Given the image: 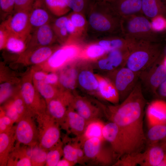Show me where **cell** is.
I'll return each mask as SVG.
<instances>
[{"label": "cell", "instance_id": "1", "mask_svg": "<svg viewBox=\"0 0 166 166\" xmlns=\"http://www.w3.org/2000/svg\"><path fill=\"white\" fill-rule=\"evenodd\" d=\"M142 88L139 80L131 93L120 104L101 106L106 118L119 128L124 155L142 152L146 144L143 118L147 101Z\"/></svg>", "mask_w": 166, "mask_h": 166}, {"label": "cell", "instance_id": "2", "mask_svg": "<svg viewBox=\"0 0 166 166\" xmlns=\"http://www.w3.org/2000/svg\"><path fill=\"white\" fill-rule=\"evenodd\" d=\"M87 30L101 38L121 32V17L110 3L91 0L87 10Z\"/></svg>", "mask_w": 166, "mask_h": 166}, {"label": "cell", "instance_id": "3", "mask_svg": "<svg viewBox=\"0 0 166 166\" xmlns=\"http://www.w3.org/2000/svg\"><path fill=\"white\" fill-rule=\"evenodd\" d=\"M160 45L155 42L137 41L132 47L125 66L140 73L151 66L159 58Z\"/></svg>", "mask_w": 166, "mask_h": 166}, {"label": "cell", "instance_id": "4", "mask_svg": "<svg viewBox=\"0 0 166 166\" xmlns=\"http://www.w3.org/2000/svg\"><path fill=\"white\" fill-rule=\"evenodd\" d=\"M121 28L122 36L126 38L156 42V32L149 19L142 14L121 17Z\"/></svg>", "mask_w": 166, "mask_h": 166}, {"label": "cell", "instance_id": "5", "mask_svg": "<svg viewBox=\"0 0 166 166\" xmlns=\"http://www.w3.org/2000/svg\"><path fill=\"white\" fill-rule=\"evenodd\" d=\"M104 140L93 137L86 140L82 147L86 164L109 166L114 164L117 157L111 147L104 145Z\"/></svg>", "mask_w": 166, "mask_h": 166}, {"label": "cell", "instance_id": "6", "mask_svg": "<svg viewBox=\"0 0 166 166\" xmlns=\"http://www.w3.org/2000/svg\"><path fill=\"white\" fill-rule=\"evenodd\" d=\"M40 148L48 150L61 140L60 125L46 112L35 116Z\"/></svg>", "mask_w": 166, "mask_h": 166}, {"label": "cell", "instance_id": "7", "mask_svg": "<svg viewBox=\"0 0 166 166\" xmlns=\"http://www.w3.org/2000/svg\"><path fill=\"white\" fill-rule=\"evenodd\" d=\"M111 79L122 101L133 90L139 81L140 73L123 66L109 72Z\"/></svg>", "mask_w": 166, "mask_h": 166}, {"label": "cell", "instance_id": "8", "mask_svg": "<svg viewBox=\"0 0 166 166\" xmlns=\"http://www.w3.org/2000/svg\"><path fill=\"white\" fill-rule=\"evenodd\" d=\"M34 117L25 116L16 123L15 131L16 143L30 147L38 145V128Z\"/></svg>", "mask_w": 166, "mask_h": 166}, {"label": "cell", "instance_id": "9", "mask_svg": "<svg viewBox=\"0 0 166 166\" xmlns=\"http://www.w3.org/2000/svg\"><path fill=\"white\" fill-rule=\"evenodd\" d=\"M30 11L25 10L14 11L1 25L10 34L28 37L32 31L29 19Z\"/></svg>", "mask_w": 166, "mask_h": 166}, {"label": "cell", "instance_id": "10", "mask_svg": "<svg viewBox=\"0 0 166 166\" xmlns=\"http://www.w3.org/2000/svg\"><path fill=\"white\" fill-rule=\"evenodd\" d=\"M158 59L149 67L140 73L139 75L142 85L154 94L166 79V68L163 61L160 62Z\"/></svg>", "mask_w": 166, "mask_h": 166}, {"label": "cell", "instance_id": "11", "mask_svg": "<svg viewBox=\"0 0 166 166\" xmlns=\"http://www.w3.org/2000/svg\"><path fill=\"white\" fill-rule=\"evenodd\" d=\"M73 96L69 91H61L56 97L46 104V112L60 126L64 121L67 109L71 105Z\"/></svg>", "mask_w": 166, "mask_h": 166}, {"label": "cell", "instance_id": "12", "mask_svg": "<svg viewBox=\"0 0 166 166\" xmlns=\"http://www.w3.org/2000/svg\"><path fill=\"white\" fill-rule=\"evenodd\" d=\"M21 90V96L34 117L46 112L47 104L45 100L36 92L32 83L29 81L24 82Z\"/></svg>", "mask_w": 166, "mask_h": 166}, {"label": "cell", "instance_id": "13", "mask_svg": "<svg viewBox=\"0 0 166 166\" xmlns=\"http://www.w3.org/2000/svg\"><path fill=\"white\" fill-rule=\"evenodd\" d=\"M70 106L88 123L100 119L103 111L85 98L74 96Z\"/></svg>", "mask_w": 166, "mask_h": 166}, {"label": "cell", "instance_id": "14", "mask_svg": "<svg viewBox=\"0 0 166 166\" xmlns=\"http://www.w3.org/2000/svg\"><path fill=\"white\" fill-rule=\"evenodd\" d=\"M102 136L105 141L109 143L117 160L124 155V147L119 128L114 123L110 121L105 123Z\"/></svg>", "mask_w": 166, "mask_h": 166}, {"label": "cell", "instance_id": "15", "mask_svg": "<svg viewBox=\"0 0 166 166\" xmlns=\"http://www.w3.org/2000/svg\"><path fill=\"white\" fill-rule=\"evenodd\" d=\"M88 123L70 105L68 108L61 127L67 132L79 137L84 133Z\"/></svg>", "mask_w": 166, "mask_h": 166}, {"label": "cell", "instance_id": "16", "mask_svg": "<svg viewBox=\"0 0 166 166\" xmlns=\"http://www.w3.org/2000/svg\"><path fill=\"white\" fill-rule=\"evenodd\" d=\"M43 0H35L30 11L29 22L31 33L35 29L45 24L49 23L51 19L50 14ZM49 11V10H48Z\"/></svg>", "mask_w": 166, "mask_h": 166}, {"label": "cell", "instance_id": "17", "mask_svg": "<svg viewBox=\"0 0 166 166\" xmlns=\"http://www.w3.org/2000/svg\"><path fill=\"white\" fill-rule=\"evenodd\" d=\"M31 34L28 44L38 47L49 46L57 39L51 24L48 23L34 30Z\"/></svg>", "mask_w": 166, "mask_h": 166}, {"label": "cell", "instance_id": "18", "mask_svg": "<svg viewBox=\"0 0 166 166\" xmlns=\"http://www.w3.org/2000/svg\"><path fill=\"white\" fill-rule=\"evenodd\" d=\"M141 166H158L166 153V147L163 143H158L148 145L143 152Z\"/></svg>", "mask_w": 166, "mask_h": 166}, {"label": "cell", "instance_id": "19", "mask_svg": "<svg viewBox=\"0 0 166 166\" xmlns=\"http://www.w3.org/2000/svg\"><path fill=\"white\" fill-rule=\"evenodd\" d=\"M16 143L15 126L9 131L0 133V166H7L9 155Z\"/></svg>", "mask_w": 166, "mask_h": 166}, {"label": "cell", "instance_id": "20", "mask_svg": "<svg viewBox=\"0 0 166 166\" xmlns=\"http://www.w3.org/2000/svg\"><path fill=\"white\" fill-rule=\"evenodd\" d=\"M98 82V92L103 99L113 105L120 101L119 94L114 85L109 79L97 74L95 75Z\"/></svg>", "mask_w": 166, "mask_h": 166}, {"label": "cell", "instance_id": "21", "mask_svg": "<svg viewBox=\"0 0 166 166\" xmlns=\"http://www.w3.org/2000/svg\"><path fill=\"white\" fill-rule=\"evenodd\" d=\"M147 118L149 127L166 124V102L160 100L150 105L147 109Z\"/></svg>", "mask_w": 166, "mask_h": 166}, {"label": "cell", "instance_id": "22", "mask_svg": "<svg viewBox=\"0 0 166 166\" xmlns=\"http://www.w3.org/2000/svg\"><path fill=\"white\" fill-rule=\"evenodd\" d=\"M110 4L121 18L142 14V0H114Z\"/></svg>", "mask_w": 166, "mask_h": 166}, {"label": "cell", "instance_id": "23", "mask_svg": "<svg viewBox=\"0 0 166 166\" xmlns=\"http://www.w3.org/2000/svg\"><path fill=\"white\" fill-rule=\"evenodd\" d=\"M63 157L76 164L86 165L83 148L76 138L63 146Z\"/></svg>", "mask_w": 166, "mask_h": 166}, {"label": "cell", "instance_id": "24", "mask_svg": "<svg viewBox=\"0 0 166 166\" xmlns=\"http://www.w3.org/2000/svg\"><path fill=\"white\" fill-rule=\"evenodd\" d=\"M98 43L105 51L112 50L132 47L137 41L126 38L123 36H111L103 38Z\"/></svg>", "mask_w": 166, "mask_h": 166}, {"label": "cell", "instance_id": "25", "mask_svg": "<svg viewBox=\"0 0 166 166\" xmlns=\"http://www.w3.org/2000/svg\"><path fill=\"white\" fill-rule=\"evenodd\" d=\"M27 148L26 146L16 143L9 155L7 166H32Z\"/></svg>", "mask_w": 166, "mask_h": 166}, {"label": "cell", "instance_id": "26", "mask_svg": "<svg viewBox=\"0 0 166 166\" xmlns=\"http://www.w3.org/2000/svg\"><path fill=\"white\" fill-rule=\"evenodd\" d=\"M141 12L149 19L166 15V6L161 0H142Z\"/></svg>", "mask_w": 166, "mask_h": 166}, {"label": "cell", "instance_id": "27", "mask_svg": "<svg viewBox=\"0 0 166 166\" xmlns=\"http://www.w3.org/2000/svg\"><path fill=\"white\" fill-rule=\"evenodd\" d=\"M104 124L100 119L92 121L88 123L82 135L79 137H76V138L82 147L86 140L91 138L97 137L105 140L102 133Z\"/></svg>", "mask_w": 166, "mask_h": 166}, {"label": "cell", "instance_id": "28", "mask_svg": "<svg viewBox=\"0 0 166 166\" xmlns=\"http://www.w3.org/2000/svg\"><path fill=\"white\" fill-rule=\"evenodd\" d=\"M30 36L31 34L28 37H24L9 33L5 48L11 53H21L26 49Z\"/></svg>", "mask_w": 166, "mask_h": 166}, {"label": "cell", "instance_id": "29", "mask_svg": "<svg viewBox=\"0 0 166 166\" xmlns=\"http://www.w3.org/2000/svg\"><path fill=\"white\" fill-rule=\"evenodd\" d=\"M46 61L49 67L54 70L69 62L68 55L63 45L54 51Z\"/></svg>", "mask_w": 166, "mask_h": 166}, {"label": "cell", "instance_id": "30", "mask_svg": "<svg viewBox=\"0 0 166 166\" xmlns=\"http://www.w3.org/2000/svg\"><path fill=\"white\" fill-rule=\"evenodd\" d=\"M148 145L156 144L166 138V124L154 125L149 127L146 136Z\"/></svg>", "mask_w": 166, "mask_h": 166}, {"label": "cell", "instance_id": "31", "mask_svg": "<svg viewBox=\"0 0 166 166\" xmlns=\"http://www.w3.org/2000/svg\"><path fill=\"white\" fill-rule=\"evenodd\" d=\"M106 53L98 43L91 44L82 48L78 58L87 60H95Z\"/></svg>", "mask_w": 166, "mask_h": 166}, {"label": "cell", "instance_id": "32", "mask_svg": "<svg viewBox=\"0 0 166 166\" xmlns=\"http://www.w3.org/2000/svg\"><path fill=\"white\" fill-rule=\"evenodd\" d=\"M77 73L73 67H69L62 70L59 77V81L64 88L72 90L75 87Z\"/></svg>", "mask_w": 166, "mask_h": 166}, {"label": "cell", "instance_id": "33", "mask_svg": "<svg viewBox=\"0 0 166 166\" xmlns=\"http://www.w3.org/2000/svg\"><path fill=\"white\" fill-rule=\"evenodd\" d=\"M53 50L49 46L38 47L29 54V60L33 64L42 63L48 60L54 52Z\"/></svg>", "mask_w": 166, "mask_h": 166}, {"label": "cell", "instance_id": "34", "mask_svg": "<svg viewBox=\"0 0 166 166\" xmlns=\"http://www.w3.org/2000/svg\"><path fill=\"white\" fill-rule=\"evenodd\" d=\"M38 92L45 100L46 104L50 100L56 97L61 91H59L52 85L44 81H35Z\"/></svg>", "mask_w": 166, "mask_h": 166}, {"label": "cell", "instance_id": "35", "mask_svg": "<svg viewBox=\"0 0 166 166\" xmlns=\"http://www.w3.org/2000/svg\"><path fill=\"white\" fill-rule=\"evenodd\" d=\"M43 0L49 11L55 16H64L70 10L65 0Z\"/></svg>", "mask_w": 166, "mask_h": 166}, {"label": "cell", "instance_id": "36", "mask_svg": "<svg viewBox=\"0 0 166 166\" xmlns=\"http://www.w3.org/2000/svg\"><path fill=\"white\" fill-rule=\"evenodd\" d=\"M78 81L81 86L85 89L92 91L98 87V82L95 76L90 71L84 70L79 74Z\"/></svg>", "mask_w": 166, "mask_h": 166}, {"label": "cell", "instance_id": "37", "mask_svg": "<svg viewBox=\"0 0 166 166\" xmlns=\"http://www.w3.org/2000/svg\"><path fill=\"white\" fill-rule=\"evenodd\" d=\"M27 150L32 166L45 165L48 151L40 148L38 145L32 147H28Z\"/></svg>", "mask_w": 166, "mask_h": 166}, {"label": "cell", "instance_id": "38", "mask_svg": "<svg viewBox=\"0 0 166 166\" xmlns=\"http://www.w3.org/2000/svg\"><path fill=\"white\" fill-rule=\"evenodd\" d=\"M63 143L61 140L48 150L45 165L57 166L61 158L63 156Z\"/></svg>", "mask_w": 166, "mask_h": 166}, {"label": "cell", "instance_id": "39", "mask_svg": "<svg viewBox=\"0 0 166 166\" xmlns=\"http://www.w3.org/2000/svg\"><path fill=\"white\" fill-rule=\"evenodd\" d=\"M142 152L125 154L117 160L113 166H135L138 164L140 165L142 160Z\"/></svg>", "mask_w": 166, "mask_h": 166}, {"label": "cell", "instance_id": "40", "mask_svg": "<svg viewBox=\"0 0 166 166\" xmlns=\"http://www.w3.org/2000/svg\"><path fill=\"white\" fill-rule=\"evenodd\" d=\"M68 16L76 28L79 35L87 30V22L84 14L73 12Z\"/></svg>", "mask_w": 166, "mask_h": 166}, {"label": "cell", "instance_id": "41", "mask_svg": "<svg viewBox=\"0 0 166 166\" xmlns=\"http://www.w3.org/2000/svg\"><path fill=\"white\" fill-rule=\"evenodd\" d=\"M70 10L73 12L82 13L84 14L87 12L91 1L89 0H65Z\"/></svg>", "mask_w": 166, "mask_h": 166}, {"label": "cell", "instance_id": "42", "mask_svg": "<svg viewBox=\"0 0 166 166\" xmlns=\"http://www.w3.org/2000/svg\"><path fill=\"white\" fill-rule=\"evenodd\" d=\"M12 101L21 119L28 116L34 117L28 109L21 95L15 97Z\"/></svg>", "mask_w": 166, "mask_h": 166}, {"label": "cell", "instance_id": "43", "mask_svg": "<svg viewBox=\"0 0 166 166\" xmlns=\"http://www.w3.org/2000/svg\"><path fill=\"white\" fill-rule=\"evenodd\" d=\"M3 109L6 115L10 118L14 123H16L21 119L12 100L7 102Z\"/></svg>", "mask_w": 166, "mask_h": 166}, {"label": "cell", "instance_id": "44", "mask_svg": "<svg viewBox=\"0 0 166 166\" xmlns=\"http://www.w3.org/2000/svg\"><path fill=\"white\" fill-rule=\"evenodd\" d=\"M151 24L153 30L160 32L166 30V18L163 15H159L151 20Z\"/></svg>", "mask_w": 166, "mask_h": 166}, {"label": "cell", "instance_id": "45", "mask_svg": "<svg viewBox=\"0 0 166 166\" xmlns=\"http://www.w3.org/2000/svg\"><path fill=\"white\" fill-rule=\"evenodd\" d=\"M12 89L11 85L8 82L2 83L0 85V103L2 104L10 96Z\"/></svg>", "mask_w": 166, "mask_h": 166}, {"label": "cell", "instance_id": "46", "mask_svg": "<svg viewBox=\"0 0 166 166\" xmlns=\"http://www.w3.org/2000/svg\"><path fill=\"white\" fill-rule=\"evenodd\" d=\"M35 1V0H15L13 12L22 10L30 11Z\"/></svg>", "mask_w": 166, "mask_h": 166}, {"label": "cell", "instance_id": "47", "mask_svg": "<svg viewBox=\"0 0 166 166\" xmlns=\"http://www.w3.org/2000/svg\"><path fill=\"white\" fill-rule=\"evenodd\" d=\"M69 18L68 16H61L54 21L51 25L54 32L60 28L65 27Z\"/></svg>", "mask_w": 166, "mask_h": 166}, {"label": "cell", "instance_id": "48", "mask_svg": "<svg viewBox=\"0 0 166 166\" xmlns=\"http://www.w3.org/2000/svg\"><path fill=\"white\" fill-rule=\"evenodd\" d=\"M154 95L161 100L166 101V79L159 86Z\"/></svg>", "mask_w": 166, "mask_h": 166}, {"label": "cell", "instance_id": "49", "mask_svg": "<svg viewBox=\"0 0 166 166\" xmlns=\"http://www.w3.org/2000/svg\"><path fill=\"white\" fill-rule=\"evenodd\" d=\"M65 27L69 37L75 39V38L79 35L76 28L69 18L66 22Z\"/></svg>", "mask_w": 166, "mask_h": 166}, {"label": "cell", "instance_id": "50", "mask_svg": "<svg viewBox=\"0 0 166 166\" xmlns=\"http://www.w3.org/2000/svg\"><path fill=\"white\" fill-rule=\"evenodd\" d=\"M9 34L8 32L2 26H0V49L5 48V45Z\"/></svg>", "mask_w": 166, "mask_h": 166}, {"label": "cell", "instance_id": "51", "mask_svg": "<svg viewBox=\"0 0 166 166\" xmlns=\"http://www.w3.org/2000/svg\"><path fill=\"white\" fill-rule=\"evenodd\" d=\"M57 39L64 43L68 39L69 35L65 27H63L55 32Z\"/></svg>", "mask_w": 166, "mask_h": 166}, {"label": "cell", "instance_id": "52", "mask_svg": "<svg viewBox=\"0 0 166 166\" xmlns=\"http://www.w3.org/2000/svg\"><path fill=\"white\" fill-rule=\"evenodd\" d=\"M44 81L49 84L55 85L59 81V77L54 73H50L47 74Z\"/></svg>", "mask_w": 166, "mask_h": 166}, {"label": "cell", "instance_id": "53", "mask_svg": "<svg viewBox=\"0 0 166 166\" xmlns=\"http://www.w3.org/2000/svg\"><path fill=\"white\" fill-rule=\"evenodd\" d=\"M98 65L99 67L102 69L109 72L114 70L113 68L110 64L106 57L99 61Z\"/></svg>", "mask_w": 166, "mask_h": 166}, {"label": "cell", "instance_id": "54", "mask_svg": "<svg viewBox=\"0 0 166 166\" xmlns=\"http://www.w3.org/2000/svg\"><path fill=\"white\" fill-rule=\"evenodd\" d=\"M47 74L43 71H37L34 73V78L36 81H44Z\"/></svg>", "mask_w": 166, "mask_h": 166}, {"label": "cell", "instance_id": "55", "mask_svg": "<svg viewBox=\"0 0 166 166\" xmlns=\"http://www.w3.org/2000/svg\"><path fill=\"white\" fill-rule=\"evenodd\" d=\"M76 164L64 158L61 159L57 164V166H73Z\"/></svg>", "mask_w": 166, "mask_h": 166}, {"label": "cell", "instance_id": "56", "mask_svg": "<svg viewBox=\"0 0 166 166\" xmlns=\"http://www.w3.org/2000/svg\"><path fill=\"white\" fill-rule=\"evenodd\" d=\"M7 1L10 8L13 12L15 0H7Z\"/></svg>", "mask_w": 166, "mask_h": 166}, {"label": "cell", "instance_id": "57", "mask_svg": "<svg viewBox=\"0 0 166 166\" xmlns=\"http://www.w3.org/2000/svg\"><path fill=\"white\" fill-rule=\"evenodd\" d=\"M158 166H166V153Z\"/></svg>", "mask_w": 166, "mask_h": 166}, {"label": "cell", "instance_id": "58", "mask_svg": "<svg viewBox=\"0 0 166 166\" xmlns=\"http://www.w3.org/2000/svg\"><path fill=\"white\" fill-rule=\"evenodd\" d=\"M97 0L106 2L110 3H112V2H113L114 1V0Z\"/></svg>", "mask_w": 166, "mask_h": 166}, {"label": "cell", "instance_id": "59", "mask_svg": "<svg viewBox=\"0 0 166 166\" xmlns=\"http://www.w3.org/2000/svg\"><path fill=\"white\" fill-rule=\"evenodd\" d=\"M163 62L164 65L166 68V57L164 59V61H163Z\"/></svg>", "mask_w": 166, "mask_h": 166}, {"label": "cell", "instance_id": "60", "mask_svg": "<svg viewBox=\"0 0 166 166\" xmlns=\"http://www.w3.org/2000/svg\"><path fill=\"white\" fill-rule=\"evenodd\" d=\"M163 143H164V145L166 147V140H165V142Z\"/></svg>", "mask_w": 166, "mask_h": 166}, {"label": "cell", "instance_id": "61", "mask_svg": "<svg viewBox=\"0 0 166 166\" xmlns=\"http://www.w3.org/2000/svg\"><path fill=\"white\" fill-rule=\"evenodd\" d=\"M164 0V1H166V0Z\"/></svg>", "mask_w": 166, "mask_h": 166}]
</instances>
